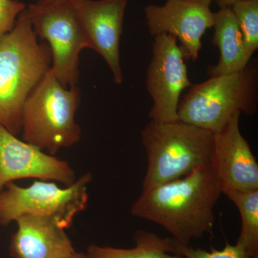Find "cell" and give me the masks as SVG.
Returning a JSON list of instances; mask_svg holds the SVG:
<instances>
[{"label":"cell","instance_id":"cell-1","mask_svg":"<svg viewBox=\"0 0 258 258\" xmlns=\"http://www.w3.org/2000/svg\"><path fill=\"white\" fill-rule=\"evenodd\" d=\"M221 195L209 164L184 177L143 189L131 213L161 226L176 244L187 246L213 229L214 210Z\"/></svg>","mask_w":258,"mask_h":258},{"label":"cell","instance_id":"cell-2","mask_svg":"<svg viewBox=\"0 0 258 258\" xmlns=\"http://www.w3.org/2000/svg\"><path fill=\"white\" fill-rule=\"evenodd\" d=\"M47 45L37 42L27 8L0 38V125L13 135L22 132L27 98L50 69Z\"/></svg>","mask_w":258,"mask_h":258},{"label":"cell","instance_id":"cell-3","mask_svg":"<svg viewBox=\"0 0 258 258\" xmlns=\"http://www.w3.org/2000/svg\"><path fill=\"white\" fill-rule=\"evenodd\" d=\"M141 137L148 159L143 189L189 175L211 160L214 133L181 120H151Z\"/></svg>","mask_w":258,"mask_h":258},{"label":"cell","instance_id":"cell-4","mask_svg":"<svg viewBox=\"0 0 258 258\" xmlns=\"http://www.w3.org/2000/svg\"><path fill=\"white\" fill-rule=\"evenodd\" d=\"M257 102L258 63L254 59L240 72L192 85L180 100L178 119L215 134L235 113L255 114Z\"/></svg>","mask_w":258,"mask_h":258},{"label":"cell","instance_id":"cell-5","mask_svg":"<svg viewBox=\"0 0 258 258\" xmlns=\"http://www.w3.org/2000/svg\"><path fill=\"white\" fill-rule=\"evenodd\" d=\"M77 86L64 87L50 70L29 95L23 110L24 142L51 155L79 142L81 128L75 120L80 102Z\"/></svg>","mask_w":258,"mask_h":258},{"label":"cell","instance_id":"cell-6","mask_svg":"<svg viewBox=\"0 0 258 258\" xmlns=\"http://www.w3.org/2000/svg\"><path fill=\"white\" fill-rule=\"evenodd\" d=\"M92 179V174L88 172L66 188L44 181H35L28 187L8 183L0 192V225L32 215L48 217L69 229L76 215L87 208L88 186Z\"/></svg>","mask_w":258,"mask_h":258},{"label":"cell","instance_id":"cell-7","mask_svg":"<svg viewBox=\"0 0 258 258\" xmlns=\"http://www.w3.org/2000/svg\"><path fill=\"white\" fill-rule=\"evenodd\" d=\"M29 18L34 31L48 42L52 55L51 73L64 86H76L79 81V55L86 48L79 16L71 3L29 5Z\"/></svg>","mask_w":258,"mask_h":258},{"label":"cell","instance_id":"cell-8","mask_svg":"<svg viewBox=\"0 0 258 258\" xmlns=\"http://www.w3.org/2000/svg\"><path fill=\"white\" fill-rule=\"evenodd\" d=\"M184 56L175 37L167 34L154 37L152 60L146 76V86L153 101L149 113L151 120H179L177 111L181 93L192 86Z\"/></svg>","mask_w":258,"mask_h":258},{"label":"cell","instance_id":"cell-9","mask_svg":"<svg viewBox=\"0 0 258 258\" xmlns=\"http://www.w3.org/2000/svg\"><path fill=\"white\" fill-rule=\"evenodd\" d=\"M240 113H235L214 134L210 162L222 192L258 189V164L240 128Z\"/></svg>","mask_w":258,"mask_h":258},{"label":"cell","instance_id":"cell-10","mask_svg":"<svg viewBox=\"0 0 258 258\" xmlns=\"http://www.w3.org/2000/svg\"><path fill=\"white\" fill-rule=\"evenodd\" d=\"M128 0L73 2L82 28L86 47L93 49L109 66L116 84L123 81L119 45Z\"/></svg>","mask_w":258,"mask_h":258},{"label":"cell","instance_id":"cell-11","mask_svg":"<svg viewBox=\"0 0 258 258\" xmlns=\"http://www.w3.org/2000/svg\"><path fill=\"white\" fill-rule=\"evenodd\" d=\"M144 13L152 36L167 34L175 37L184 55L198 60L202 37L214 25L215 13L210 7L190 0H167L161 6L148 5Z\"/></svg>","mask_w":258,"mask_h":258},{"label":"cell","instance_id":"cell-12","mask_svg":"<svg viewBox=\"0 0 258 258\" xmlns=\"http://www.w3.org/2000/svg\"><path fill=\"white\" fill-rule=\"evenodd\" d=\"M30 178L58 181L66 186L76 181L67 161L20 140L0 125V192L8 183Z\"/></svg>","mask_w":258,"mask_h":258},{"label":"cell","instance_id":"cell-13","mask_svg":"<svg viewBox=\"0 0 258 258\" xmlns=\"http://www.w3.org/2000/svg\"><path fill=\"white\" fill-rule=\"evenodd\" d=\"M10 244L13 258H66L76 253L66 230L48 217L25 215Z\"/></svg>","mask_w":258,"mask_h":258},{"label":"cell","instance_id":"cell-14","mask_svg":"<svg viewBox=\"0 0 258 258\" xmlns=\"http://www.w3.org/2000/svg\"><path fill=\"white\" fill-rule=\"evenodd\" d=\"M215 28L212 43L220 50V59L215 66H210V77L240 72L251 60L244 46L242 32L231 8H220L215 13Z\"/></svg>","mask_w":258,"mask_h":258},{"label":"cell","instance_id":"cell-15","mask_svg":"<svg viewBox=\"0 0 258 258\" xmlns=\"http://www.w3.org/2000/svg\"><path fill=\"white\" fill-rule=\"evenodd\" d=\"M134 240L135 247L128 249L92 244L86 254L88 258H183L175 253V244L171 237L163 238L154 232L139 230Z\"/></svg>","mask_w":258,"mask_h":258},{"label":"cell","instance_id":"cell-16","mask_svg":"<svg viewBox=\"0 0 258 258\" xmlns=\"http://www.w3.org/2000/svg\"><path fill=\"white\" fill-rule=\"evenodd\" d=\"M223 195L235 205L240 212L241 232L237 243L240 244L252 258L258 255V189L249 191L230 190Z\"/></svg>","mask_w":258,"mask_h":258},{"label":"cell","instance_id":"cell-17","mask_svg":"<svg viewBox=\"0 0 258 258\" xmlns=\"http://www.w3.org/2000/svg\"><path fill=\"white\" fill-rule=\"evenodd\" d=\"M231 9L240 26L244 48L252 56L258 47V0L240 2Z\"/></svg>","mask_w":258,"mask_h":258},{"label":"cell","instance_id":"cell-18","mask_svg":"<svg viewBox=\"0 0 258 258\" xmlns=\"http://www.w3.org/2000/svg\"><path fill=\"white\" fill-rule=\"evenodd\" d=\"M175 244V253L186 258H250L240 244H230L226 242L223 249L218 250L212 247L211 251L193 248L189 245Z\"/></svg>","mask_w":258,"mask_h":258},{"label":"cell","instance_id":"cell-19","mask_svg":"<svg viewBox=\"0 0 258 258\" xmlns=\"http://www.w3.org/2000/svg\"><path fill=\"white\" fill-rule=\"evenodd\" d=\"M25 5L18 0H0V38L14 27Z\"/></svg>","mask_w":258,"mask_h":258},{"label":"cell","instance_id":"cell-20","mask_svg":"<svg viewBox=\"0 0 258 258\" xmlns=\"http://www.w3.org/2000/svg\"><path fill=\"white\" fill-rule=\"evenodd\" d=\"M76 0H39L36 4L41 5V6H47V5L59 4V3H73Z\"/></svg>","mask_w":258,"mask_h":258},{"label":"cell","instance_id":"cell-21","mask_svg":"<svg viewBox=\"0 0 258 258\" xmlns=\"http://www.w3.org/2000/svg\"><path fill=\"white\" fill-rule=\"evenodd\" d=\"M248 1V0H217L220 8H231L234 4L240 2Z\"/></svg>","mask_w":258,"mask_h":258},{"label":"cell","instance_id":"cell-22","mask_svg":"<svg viewBox=\"0 0 258 258\" xmlns=\"http://www.w3.org/2000/svg\"><path fill=\"white\" fill-rule=\"evenodd\" d=\"M190 1L195 2V3H199V4L210 7L213 0H190Z\"/></svg>","mask_w":258,"mask_h":258},{"label":"cell","instance_id":"cell-23","mask_svg":"<svg viewBox=\"0 0 258 258\" xmlns=\"http://www.w3.org/2000/svg\"><path fill=\"white\" fill-rule=\"evenodd\" d=\"M66 258H88L87 256H86V254L84 253H79V252H76L73 255L70 256V257H66Z\"/></svg>","mask_w":258,"mask_h":258},{"label":"cell","instance_id":"cell-24","mask_svg":"<svg viewBox=\"0 0 258 258\" xmlns=\"http://www.w3.org/2000/svg\"><path fill=\"white\" fill-rule=\"evenodd\" d=\"M252 258H258V255L257 256H255V257H252Z\"/></svg>","mask_w":258,"mask_h":258}]
</instances>
